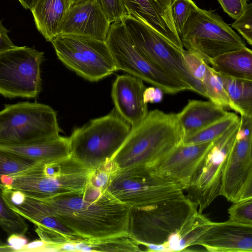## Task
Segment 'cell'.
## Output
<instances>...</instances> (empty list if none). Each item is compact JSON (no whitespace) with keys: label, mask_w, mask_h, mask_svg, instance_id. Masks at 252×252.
Listing matches in <instances>:
<instances>
[{"label":"cell","mask_w":252,"mask_h":252,"mask_svg":"<svg viewBox=\"0 0 252 252\" xmlns=\"http://www.w3.org/2000/svg\"><path fill=\"white\" fill-rule=\"evenodd\" d=\"M38 199L80 237L96 241L128 236L130 208L89 182L82 192Z\"/></svg>","instance_id":"obj_1"},{"label":"cell","mask_w":252,"mask_h":252,"mask_svg":"<svg viewBox=\"0 0 252 252\" xmlns=\"http://www.w3.org/2000/svg\"><path fill=\"white\" fill-rule=\"evenodd\" d=\"M183 136L177 113L155 109L131 127L110 160L119 169L147 168L181 144Z\"/></svg>","instance_id":"obj_2"},{"label":"cell","mask_w":252,"mask_h":252,"mask_svg":"<svg viewBox=\"0 0 252 252\" xmlns=\"http://www.w3.org/2000/svg\"><path fill=\"white\" fill-rule=\"evenodd\" d=\"M91 170L72 157L40 161L18 174L4 176L3 188L18 190L37 199L82 192Z\"/></svg>","instance_id":"obj_3"},{"label":"cell","mask_w":252,"mask_h":252,"mask_svg":"<svg viewBox=\"0 0 252 252\" xmlns=\"http://www.w3.org/2000/svg\"><path fill=\"white\" fill-rule=\"evenodd\" d=\"M197 208V204L185 194L130 208L128 236L139 245L162 244L194 217Z\"/></svg>","instance_id":"obj_4"},{"label":"cell","mask_w":252,"mask_h":252,"mask_svg":"<svg viewBox=\"0 0 252 252\" xmlns=\"http://www.w3.org/2000/svg\"><path fill=\"white\" fill-rule=\"evenodd\" d=\"M130 129L114 108L74 129L68 137L70 156L89 169H95L112 159Z\"/></svg>","instance_id":"obj_5"},{"label":"cell","mask_w":252,"mask_h":252,"mask_svg":"<svg viewBox=\"0 0 252 252\" xmlns=\"http://www.w3.org/2000/svg\"><path fill=\"white\" fill-rule=\"evenodd\" d=\"M62 131L57 112L37 102H19L0 111V146H22L55 138Z\"/></svg>","instance_id":"obj_6"},{"label":"cell","mask_w":252,"mask_h":252,"mask_svg":"<svg viewBox=\"0 0 252 252\" xmlns=\"http://www.w3.org/2000/svg\"><path fill=\"white\" fill-rule=\"evenodd\" d=\"M183 47L210 59L246 47L245 41L217 13L194 3L179 35Z\"/></svg>","instance_id":"obj_7"},{"label":"cell","mask_w":252,"mask_h":252,"mask_svg":"<svg viewBox=\"0 0 252 252\" xmlns=\"http://www.w3.org/2000/svg\"><path fill=\"white\" fill-rule=\"evenodd\" d=\"M135 48L149 61L190 91L205 97L202 86L190 75L183 52L150 26L126 15L121 20Z\"/></svg>","instance_id":"obj_8"},{"label":"cell","mask_w":252,"mask_h":252,"mask_svg":"<svg viewBox=\"0 0 252 252\" xmlns=\"http://www.w3.org/2000/svg\"><path fill=\"white\" fill-rule=\"evenodd\" d=\"M104 190L130 208L153 204L182 195L178 184L152 174L146 167L135 166L111 171Z\"/></svg>","instance_id":"obj_9"},{"label":"cell","mask_w":252,"mask_h":252,"mask_svg":"<svg viewBox=\"0 0 252 252\" xmlns=\"http://www.w3.org/2000/svg\"><path fill=\"white\" fill-rule=\"evenodd\" d=\"M50 42L62 63L87 80L98 81L117 71L106 41L62 34Z\"/></svg>","instance_id":"obj_10"},{"label":"cell","mask_w":252,"mask_h":252,"mask_svg":"<svg viewBox=\"0 0 252 252\" xmlns=\"http://www.w3.org/2000/svg\"><path fill=\"white\" fill-rule=\"evenodd\" d=\"M44 53L18 46L0 54V94L9 98H34L42 90Z\"/></svg>","instance_id":"obj_11"},{"label":"cell","mask_w":252,"mask_h":252,"mask_svg":"<svg viewBox=\"0 0 252 252\" xmlns=\"http://www.w3.org/2000/svg\"><path fill=\"white\" fill-rule=\"evenodd\" d=\"M106 43L117 70L128 73L160 89L163 93L175 94L189 91L187 87L149 61L134 46L122 21L110 25Z\"/></svg>","instance_id":"obj_12"},{"label":"cell","mask_w":252,"mask_h":252,"mask_svg":"<svg viewBox=\"0 0 252 252\" xmlns=\"http://www.w3.org/2000/svg\"><path fill=\"white\" fill-rule=\"evenodd\" d=\"M240 118V129L223 169L220 191L232 203L252 198V116Z\"/></svg>","instance_id":"obj_13"},{"label":"cell","mask_w":252,"mask_h":252,"mask_svg":"<svg viewBox=\"0 0 252 252\" xmlns=\"http://www.w3.org/2000/svg\"><path fill=\"white\" fill-rule=\"evenodd\" d=\"M240 126L239 117L222 135L214 141L211 149L186 189L187 196L197 204L199 213H202L220 195L223 169Z\"/></svg>","instance_id":"obj_14"},{"label":"cell","mask_w":252,"mask_h":252,"mask_svg":"<svg viewBox=\"0 0 252 252\" xmlns=\"http://www.w3.org/2000/svg\"><path fill=\"white\" fill-rule=\"evenodd\" d=\"M8 205L25 219L34 223L40 239L53 251H60L64 245L87 242L89 240L76 235L62 223L38 199L22 191L6 188L1 190Z\"/></svg>","instance_id":"obj_15"},{"label":"cell","mask_w":252,"mask_h":252,"mask_svg":"<svg viewBox=\"0 0 252 252\" xmlns=\"http://www.w3.org/2000/svg\"><path fill=\"white\" fill-rule=\"evenodd\" d=\"M213 142L192 144L181 143L147 168L152 174L175 182L186 190Z\"/></svg>","instance_id":"obj_16"},{"label":"cell","mask_w":252,"mask_h":252,"mask_svg":"<svg viewBox=\"0 0 252 252\" xmlns=\"http://www.w3.org/2000/svg\"><path fill=\"white\" fill-rule=\"evenodd\" d=\"M110 25L96 0H90L70 7L59 35H75L106 41Z\"/></svg>","instance_id":"obj_17"},{"label":"cell","mask_w":252,"mask_h":252,"mask_svg":"<svg viewBox=\"0 0 252 252\" xmlns=\"http://www.w3.org/2000/svg\"><path fill=\"white\" fill-rule=\"evenodd\" d=\"M145 89L142 80L130 74L118 75L112 85L115 109L131 127L139 124L149 112L143 98Z\"/></svg>","instance_id":"obj_18"},{"label":"cell","mask_w":252,"mask_h":252,"mask_svg":"<svg viewBox=\"0 0 252 252\" xmlns=\"http://www.w3.org/2000/svg\"><path fill=\"white\" fill-rule=\"evenodd\" d=\"M195 245L211 252H252V224L214 222Z\"/></svg>","instance_id":"obj_19"},{"label":"cell","mask_w":252,"mask_h":252,"mask_svg":"<svg viewBox=\"0 0 252 252\" xmlns=\"http://www.w3.org/2000/svg\"><path fill=\"white\" fill-rule=\"evenodd\" d=\"M175 0H124L127 15L147 24L166 39L184 50L173 22L171 7Z\"/></svg>","instance_id":"obj_20"},{"label":"cell","mask_w":252,"mask_h":252,"mask_svg":"<svg viewBox=\"0 0 252 252\" xmlns=\"http://www.w3.org/2000/svg\"><path fill=\"white\" fill-rule=\"evenodd\" d=\"M229 113L210 100H189L177 113L183 138L225 117Z\"/></svg>","instance_id":"obj_21"},{"label":"cell","mask_w":252,"mask_h":252,"mask_svg":"<svg viewBox=\"0 0 252 252\" xmlns=\"http://www.w3.org/2000/svg\"><path fill=\"white\" fill-rule=\"evenodd\" d=\"M70 7L69 0H35L31 8L38 31L47 41L59 35Z\"/></svg>","instance_id":"obj_22"},{"label":"cell","mask_w":252,"mask_h":252,"mask_svg":"<svg viewBox=\"0 0 252 252\" xmlns=\"http://www.w3.org/2000/svg\"><path fill=\"white\" fill-rule=\"evenodd\" d=\"M214 222L198 212L164 243L145 245L148 252H180L195 245Z\"/></svg>","instance_id":"obj_23"},{"label":"cell","mask_w":252,"mask_h":252,"mask_svg":"<svg viewBox=\"0 0 252 252\" xmlns=\"http://www.w3.org/2000/svg\"><path fill=\"white\" fill-rule=\"evenodd\" d=\"M0 148L39 161L60 159L70 155L68 137H57L44 141L22 146H0Z\"/></svg>","instance_id":"obj_24"},{"label":"cell","mask_w":252,"mask_h":252,"mask_svg":"<svg viewBox=\"0 0 252 252\" xmlns=\"http://www.w3.org/2000/svg\"><path fill=\"white\" fill-rule=\"evenodd\" d=\"M209 64L222 76L252 81V51L247 47L211 59Z\"/></svg>","instance_id":"obj_25"},{"label":"cell","mask_w":252,"mask_h":252,"mask_svg":"<svg viewBox=\"0 0 252 252\" xmlns=\"http://www.w3.org/2000/svg\"><path fill=\"white\" fill-rule=\"evenodd\" d=\"M220 75L230 100L232 109L241 116H252V81Z\"/></svg>","instance_id":"obj_26"},{"label":"cell","mask_w":252,"mask_h":252,"mask_svg":"<svg viewBox=\"0 0 252 252\" xmlns=\"http://www.w3.org/2000/svg\"><path fill=\"white\" fill-rule=\"evenodd\" d=\"M239 118L236 114L230 112L225 117L184 137L182 143L192 144L214 141L222 135Z\"/></svg>","instance_id":"obj_27"},{"label":"cell","mask_w":252,"mask_h":252,"mask_svg":"<svg viewBox=\"0 0 252 252\" xmlns=\"http://www.w3.org/2000/svg\"><path fill=\"white\" fill-rule=\"evenodd\" d=\"M77 251L141 252L139 244L129 236L76 243Z\"/></svg>","instance_id":"obj_28"},{"label":"cell","mask_w":252,"mask_h":252,"mask_svg":"<svg viewBox=\"0 0 252 252\" xmlns=\"http://www.w3.org/2000/svg\"><path fill=\"white\" fill-rule=\"evenodd\" d=\"M205 97L224 108L232 109V105L220 74L209 65L202 83Z\"/></svg>","instance_id":"obj_29"},{"label":"cell","mask_w":252,"mask_h":252,"mask_svg":"<svg viewBox=\"0 0 252 252\" xmlns=\"http://www.w3.org/2000/svg\"><path fill=\"white\" fill-rule=\"evenodd\" d=\"M39 162L0 148V189H3V177L24 171Z\"/></svg>","instance_id":"obj_30"},{"label":"cell","mask_w":252,"mask_h":252,"mask_svg":"<svg viewBox=\"0 0 252 252\" xmlns=\"http://www.w3.org/2000/svg\"><path fill=\"white\" fill-rule=\"evenodd\" d=\"M25 219L8 205L0 189V225L2 228L9 236L24 235L28 229Z\"/></svg>","instance_id":"obj_31"},{"label":"cell","mask_w":252,"mask_h":252,"mask_svg":"<svg viewBox=\"0 0 252 252\" xmlns=\"http://www.w3.org/2000/svg\"><path fill=\"white\" fill-rule=\"evenodd\" d=\"M183 58L190 75L203 87L202 83L209 64L197 54L187 50L183 51Z\"/></svg>","instance_id":"obj_32"},{"label":"cell","mask_w":252,"mask_h":252,"mask_svg":"<svg viewBox=\"0 0 252 252\" xmlns=\"http://www.w3.org/2000/svg\"><path fill=\"white\" fill-rule=\"evenodd\" d=\"M228 213L229 221L252 224V198L233 202Z\"/></svg>","instance_id":"obj_33"},{"label":"cell","mask_w":252,"mask_h":252,"mask_svg":"<svg viewBox=\"0 0 252 252\" xmlns=\"http://www.w3.org/2000/svg\"><path fill=\"white\" fill-rule=\"evenodd\" d=\"M194 3L192 0H175L172 4V18L179 36L182 32Z\"/></svg>","instance_id":"obj_34"},{"label":"cell","mask_w":252,"mask_h":252,"mask_svg":"<svg viewBox=\"0 0 252 252\" xmlns=\"http://www.w3.org/2000/svg\"><path fill=\"white\" fill-rule=\"evenodd\" d=\"M111 24L121 21L127 15L124 0H96Z\"/></svg>","instance_id":"obj_35"},{"label":"cell","mask_w":252,"mask_h":252,"mask_svg":"<svg viewBox=\"0 0 252 252\" xmlns=\"http://www.w3.org/2000/svg\"><path fill=\"white\" fill-rule=\"evenodd\" d=\"M236 30L250 45H252V4H248L242 14L232 23Z\"/></svg>","instance_id":"obj_36"},{"label":"cell","mask_w":252,"mask_h":252,"mask_svg":"<svg viewBox=\"0 0 252 252\" xmlns=\"http://www.w3.org/2000/svg\"><path fill=\"white\" fill-rule=\"evenodd\" d=\"M249 0H218L224 12L236 20L246 10Z\"/></svg>","instance_id":"obj_37"},{"label":"cell","mask_w":252,"mask_h":252,"mask_svg":"<svg viewBox=\"0 0 252 252\" xmlns=\"http://www.w3.org/2000/svg\"><path fill=\"white\" fill-rule=\"evenodd\" d=\"M8 35V31L0 21V54L16 47Z\"/></svg>","instance_id":"obj_38"},{"label":"cell","mask_w":252,"mask_h":252,"mask_svg":"<svg viewBox=\"0 0 252 252\" xmlns=\"http://www.w3.org/2000/svg\"><path fill=\"white\" fill-rule=\"evenodd\" d=\"M163 93L160 89L154 86L146 88L143 93L144 102L147 104L159 102L162 99Z\"/></svg>","instance_id":"obj_39"},{"label":"cell","mask_w":252,"mask_h":252,"mask_svg":"<svg viewBox=\"0 0 252 252\" xmlns=\"http://www.w3.org/2000/svg\"><path fill=\"white\" fill-rule=\"evenodd\" d=\"M7 242L8 244L14 250L15 252H21L28 243V240L24 237V235L12 234L9 235Z\"/></svg>","instance_id":"obj_40"},{"label":"cell","mask_w":252,"mask_h":252,"mask_svg":"<svg viewBox=\"0 0 252 252\" xmlns=\"http://www.w3.org/2000/svg\"><path fill=\"white\" fill-rule=\"evenodd\" d=\"M48 252L50 251L48 245L40 239L27 244L21 252Z\"/></svg>","instance_id":"obj_41"},{"label":"cell","mask_w":252,"mask_h":252,"mask_svg":"<svg viewBox=\"0 0 252 252\" xmlns=\"http://www.w3.org/2000/svg\"><path fill=\"white\" fill-rule=\"evenodd\" d=\"M15 252L14 250L8 244L0 240V252Z\"/></svg>","instance_id":"obj_42"},{"label":"cell","mask_w":252,"mask_h":252,"mask_svg":"<svg viewBox=\"0 0 252 252\" xmlns=\"http://www.w3.org/2000/svg\"><path fill=\"white\" fill-rule=\"evenodd\" d=\"M26 9H30L35 0H18Z\"/></svg>","instance_id":"obj_43"},{"label":"cell","mask_w":252,"mask_h":252,"mask_svg":"<svg viewBox=\"0 0 252 252\" xmlns=\"http://www.w3.org/2000/svg\"><path fill=\"white\" fill-rule=\"evenodd\" d=\"M90 0H69L70 7L77 4H79Z\"/></svg>","instance_id":"obj_44"}]
</instances>
